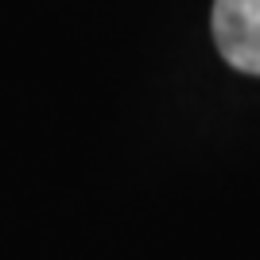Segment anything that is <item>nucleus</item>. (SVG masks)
Returning <instances> with one entry per match:
<instances>
[{"label":"nucleus","instance_id":"obj_1","mask_svg":"<svg viewBox=\"0 0 260 260\" xmlns=\"http://www.w3.org/2000/svg\"><path fill=\"white\" fill-rule=\"evenodd\" d=\"M214 43L233 70L260 78V0H214Z\"/></svg>","mask_w":260,"mask_h":260}]
</instances>
